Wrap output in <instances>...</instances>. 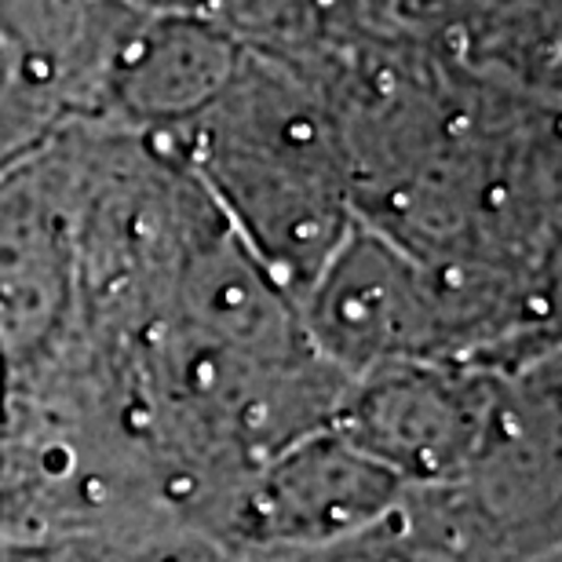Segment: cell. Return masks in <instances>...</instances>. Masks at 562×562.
I'll return each instance as SVG.
<instances>
[{
    "instance_id": "7a4b0ae2",
    "label": "cell",
    "mask_w": 562,
    "mask_h": 562,
    "mask_svg": "<svg viewBox=\"0 0 562 562\" xmlns=\"http://www.w3.org/2000/svg\"><path fill=\"white\" fill-rule=\"evenodd\" d=\"M303 333L340 373L369 376L460 355L435 263L355 220L303 289Z\"/></svg>"
},
{
    "instance_id": "8992f818",
    "label": "cell",
    "mask_w": 562,
    "mask_h": 562,
    "mask_svg": "<svg viewBox=\"0 0 562 562\" xmlns=\"http://www.w3.org/2000/svg\"><path fill=\"white\" fill-rule=\"evenodd\" d=\"M132 19L121 0H0V41L26 85L88 92L103 88Z\"/></svg>"
},
{
    "instance_id": "5b68a950",
    "label": "cell",
    "mask_w": 562,
    "mask_h": 562,
    "mask_svg": "<svg viewBox=\"0 0 562 562\" xmlns=\"http://www.w3.org/2000/svg\"><path fill=\"white\" fill-rule=\"evenodd\" d=\"M241 44L198 11H139L110 59L103 92L136 121L190 125L227 88Z\"/></svg>"
},
{
    "instance_id": "9c48e42d",
    "label": "cell",
    "mask_w": 562,
    "mask_h": 562,
    "mask_svg": "<svg viewBox=\"0 0 562 562\" xmlns=\"http://www.w3.org/2000/svg\"><path fill=\"white\" fill-rule=\"evenodd\" d=\"M0 562H92L85 552H70V548H52V552H15L0 555Z\"/></svg>"
},
{
    "instance_id": "30bf717a",
    "label": "cell",
    "mask_w": 562,
    "mask_h": 562,
    "mask_svg": "<svg viewBox=\"0 0 562 562\" xmlns=\"http://www.w3.org/2000/svg\"><path fill=\"white\" fill-rule=\"evenodd\" d=\"M128 8H139L146 15H161V11H201L205 0H121Z\"/></svg>"
},
{
    "instance_id": "6da1fadb",
    "label": "cell",
    "mask_w": 562,
    "mask_h": 562,
    "mask_svg": "<svg viewBox=\"0 0 562 562\" xmlns=\"http://www.w3.org/2000/svg\"><path fill=\"white\" fill-rule=\"evenodd\" d=\"M187 143L227 227L278 289L303 296L358 220L333 110L281 63L241 52Z\"/></svg>"
},
{
    "instance_id": "52a82bcc",
    "label": "cell",
    "mask_w": 562,
    "mask_h": 562,
    "mask_svg": "<svg viewBox=\"0 0 562 562\" xmlns=\"http://www.w3.org/2000/svg\"><path fill=\"white\" fill-rule=\"evenodd\" d=\"M70 234L44 190L33 179L0 187V340H44L70 300Z\"/></svg>"
},
{
    "instance_id": "277c9868",
    "label": "cell",
    "mask_w": 562,
    "mask_h": 562,
    "mask_svg": "<svg viewBox=\"0 0 562 562\" xmlns=\"http://www.w3.org/2000/svg\"><path fill=\"white\" fill-rule=\"evenodd\" d=\"M395 493L398 475L355 442L314 435L271 457L252 490L249 515L271 541L322 548L376 526Z\"/></svg>"
},
{
    "instance_id": "3957f363",
    "label": "cell",
    "mask_w": 562,
    "mask_h": 562,
    "mask_svg": "<svg viewBox=\"0 0 562 562\" xmlns=\"http://www.w3.org/2000/svg\"><path fill=\"white\" fill-rule=\"evenodd\" d=\"M493 409L486 380L446 373L438 362L395 366L366 376L347 406L344 438L391 475L453 479L490 449Z\"/></svg>"
},
{
    "instance_id": "8fae6325",
    "label": "cell",
    "mask_w": 562,
    "mask_h": 562,
    "mask_svg": "<svg viewBox=\"0 0 562 562\" xmlns=\"http://www.w3.org/2000/svg\"><path fill=\"white\" fill-rule=\"evenodd\" d=\"M398 4V15H402V8L409 4V0H395ZM420 4V11H427V4L431 0H417ZM453 4H460V0H442V8H453ZM468 4H482V8H493V4H508V8H526V4H548V0H468Z\"/></svg>"
},
{
    "instance_id": "ba28073f",
    "label": "cell",
    "mask_w": 562,
    "mask_h": 562,
    "mask_svg": "<svg viewBox=\"0 0 562 562\" xmlns=\"http://www.w3.org/2000/svg\"><path fill=\"white\" fill-rule=\"evenodd\" d=\"M300 0H205V8H223V15H234L241 22H271L285 15V8Z\"/></svg>"
}]
</instances>
